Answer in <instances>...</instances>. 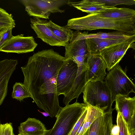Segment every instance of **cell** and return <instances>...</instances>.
<instances>
[{"mask_svg":"<svg viewBox=\"0 0 135 135\" xmlns=\"http://www.w3.org/2000/svg\"><path fill=\"white\" fill-rule=\"evenodd\" d=\"M66 60L52 49L34 54L26 64L21 67L24 76L23 84L38 107L56 118L62 107L59 104L56 90L59 71Z\"/></svg>","mask_w":135,"mask_h":135,"instance_id":"obj_1","label":"cell"},{"mask_svg":"<svg viewBox=\"0 0 135 135\" xmlns=\"http://www.w3.org/2000/svg\"><path fill=\"white\" fill-rule=\"evenodd\" d=\"M66 25L71 29L78 31L105 29L115 30L130 36L135 35V22L100 17L95 14L70 19Z\"/></svg>","mask_w":135,"mask_h":135,"instance_id":"obj_2","label":"cell"},{"mask_svg":"<svg viewBox=\"0 0 135 135\" xmlns=\"http://www.w3.org/2000/svg\"><path fill=\"white\" fill-rule=\"evenodd\" d=\"M83 93L84 103L100 109L103 114L112 113L115 109L112 108L111 93L105 81H88Z\"/></svg>","mask_w":135,"mask_h":135,"instance_id":"obj_3","label":"cell"},{"mask_svg":"<svg viewBox=\"0 0 135 135\" xmlns=\"http://www.w3.org/2000/svg\"><path fill=\"white\" fill-rule=\"evenodd\" d=\"M88 106L76 100L73 104L62 107L53 127L47 130L45 135H68Z\"/></svg>","mask_w":135,"mask_h":135,"instance_id":"obj_4","label":"cell"},{"mask_svg":"<svg viewBox=\"0 0 135 135\" xmlns=\"http://www.w3.org/2000/svg\"><path fill=\"white\" fill-rule=\"evenodd\" d=\"M105 81L110 90L113 103L119 97L135 93V84L118 64L109 71Z\"/></svg>","mask_w":135,"mask_h":135,"instance_id":"obj_5","label":"cell"},{"mask_svg":"<svg viewBox=\"0 0 135 135\" xmlns=\"http://www.w3.org/2000/svg\"><path fill=\"white\" fill-rule=\"evenodd\" d=\"M25 11L30 16L49 19L51 13H62L65 10L60 7L67 3L66 0H22Z\"/></svg>","mask_w":135,"mask_h":135,"instance_id":"obj_6","label":"cell"},{"mask_svg":"<svg viewBox=\"0 0 135 135\" xmlns=\"http://www.w3.org/2000/svg\"><path fill=\"white\" fill-rule=\"evenodd\" d=\"M78 66L71 59H66L58 73L56 82V90L59 96H65L70 91L76 78Z\"/></svg>","mask_w":135,"mask_h":135,"instance_id":"obj_7","label":"cell"},{"mask_svg":"<svg viewBox=\"0 0 135 135\" xmlns=\"http://www.w3.org/2000/svg\"><path fill=\"white\" fill-rule=\"evenodd\" d=\"M135 41L134 36L122 42L106 47L101 50L99 55L105 62L108 71L118 64L129 49L134 50Z\"/></svg>","mask_w":135,"mask_h":135,"instance_id":"obj_8","label":"cell"},{"mask_svg":"<svg viewBox=\"0 0 135 135\" xmlns=\"http://www.w3.org/2000/svg\"><path fill=\"white\" fill-rule=\"evenodd\" d=\"M37 45L33 36L24 37L23 34L13 36L0 49V51L18 54L33 51Z\"/></svg>","mask_w":135,"mask_h":135,"instance_id":"obj_9","label":"cell"},{"mask_svg":"<svg viewBox=\"0 0 135 135\" xmlns=\"http://www.w3.org/2000/svg\"><path fill=\"white\" fill-rule=\"evenodd\" d=\"M115 109L127 124L130 135L135 133V97L123 96L117 98Z\"/></svg>","mask_w":135,"mask_h":135,"instance_id":"obj_10","label":"cell"},{"mask_svg":"<svg viewBox=\"0 0 135 135\" xmlns=\"http://www.w3.org/2000/svg\"><path fill=\"white\" fill-rule=\"evenodd\" d=\"M87 82L103 80L107 74V64L100 55H90L87 57L86 62Z\"/></svg>","mask_w":135,"mask_h":135,"instance_id":"obj_11","label":"cell"},{"mask_svg":"<svg viewBox=\"0 0 135 135\" xmlns=\"http://www.w3.org/2000/svg\"><path fill=\"white\" fill-rule=\"evenodd\" d=\"M30 22L31 27L35 32L37 37L51 46H64L47 26V20L34 17L30 18Z\"/></svg>","mask_w":135,"mask_h":135,"instance_id":"obj_12","label":"cell"},{"mask_svg":"<svg viewBox=\"0 0 135 135\" xmlns=\"http://www.w3.org/2000/svg\"><path fill=\"white\" fill-rule=\"evenodd\" d=\"M17 64L16 60L5 59L0 61V106L6 96L9 80Z\"/></svg>","mask_w":135,"mask_h":135,"instance_id":"obj_13","label":"cell"},{"mask_svg":"<svg viewBox=\"0 0 135 135\" xmlns=\"http://www.w3.org/2000/svg\"><path fill=\"white\" fill-rule=\"evenodd\" d=\"M78 76L70 91L63 98V102L65 105L69 104L75 98L76 100L83 93L87 82L86 78L87 68L86 66H78Z\"/></svg>","mask_w":135,"mask_h":135,"instance_id":"obj_14","label":"cell"},{"mask_svg":"<svg viewBox=\"0 0 135 135\" xmlns=\"http://www.w3.org/2000/svg\"><path fill=\"white\" fill-rule=\"evenodd\" d=\"M65 47V51L64 57L66 59L81 58L86 60L90 55L86 39L69 42Z\"/></svg>","mask_w":135,"mask_h":135,"instance_id":"obj_15","label":"cell"},{"mask_svg":"<svg viewBox=\"0 0 135 135\" xmlns=\"http://www.w3.org/2000/svg\"><path fill=\"white\" fill-rule=\"evenodd\" d=\"M135 36V35H128L118 31L108 33L99 32L95 33L88 34L84 32L81 33L77 31L73 32L72 38L69 42L79 40L93 38L126 40Z\"/></svg>","mask_w":135,"mask_h":135,"instance_id":"obj_16","label":"cell"},{"mask_svg":"<svg viewBox=\"0 0 135 135\" xmlns=\"http://www.w3.org/2000/svg\"><path fill=\"white\" fill-rule=\"evenodd\" d=\"M47 130L43 123L34 118H28L18 128L19 134L25 135H45Z\"/></svg>","mask_w":135,"mask_h":135,"instance_id":"obj_17","label":"cell"},{"mask_svg":"<svg viewBox=\"0 0 135 135\" xmlns=\"http://www.w3.org/2000/svg\"><path fill=\"white\" fill-rule=\"evenodd\" d=\"M95 14L100 17L135 22V11L129 8H118L115 7L106 11Z\"/></svg>","mask_w":135,"mask_h":135,"instance_id":"obj_18","label":"cell"},{"mask_svg":"<svg viewBox=\"0 0 135 135\" xmlns=\"http://www.w3.org/2000/svg\"><path fill=\"white\" fill-rule=\"evenodd\" d=\"M86 39L87 49L90 55H99L100 51L104 47L119 44L127 40L103 39L97 38Z\"/></svg>","mask_w":135,"mask_h":135,"instance_id":"obj_19","label":"cell"},{"mask_svg":"<svg viewBox=\"0 0 135 135\" xmlns=\"http://www.w3.org/2000/svg\"><path fill=\"white\" fill-rule=\"evenodd\" d=\"M47 25L54 35L64 45L69 43L71 39L74 32L66 25L64 26H59L51 20L47 22Z\"/></svg>","mask_w":135,"mask_h":135,"instance_id":"obj_20","label":"cell"},{"mask_svg":"<svg viewBox=\"0 0 135 135\" xmlns=\"http://www.w3.org/2000/svg\"><path fill=\"white\" fill-rule=\"evenodd\" d=\"M87 113L82 128V135H86L91 124L96 119L103 115V112L100 109L88 105Z\"/></svg>","mask_w":135,"mask_h":135,"instance_id":"obj_21","label":"cell"},{"mask_svg":"<svg viewBox=\"0 0 135 135\" xmlns=\"http://www.w3.org/2000/svg\"><path fill=\"white\" fill-rule=\"evenodd\" d=\"M12 97L20 101L24 99L31 97V95L27 88L23 83L16 82L13 86Z\"/></svg>","mask_w":135,"mask_h":135,"instance_id":"obj_22","label":"cell"},{"mask_svg":"<svg viewBox=\"0 0 135 135\" xmlns=\"http://www.w3.org/2000/svg\"><path fill=\"white\" fill-rule=\"evenodd\" d=\"M87 135H104L103 116L97 118L91 124Z\"/></svg>","mask_w":135,"mask_h":135,"instance_id":"obj_23","label":"cell"},{"mask_svg":"<svg viewBox=\"0 0 135 135\" xmlns=\"http://www.w3.org/2000/svg\"><path fill=\"white\" fill-rule=\"evenodd\" d=\"M16 24L11 15L0 8V28H13Z\"/></svg>","mask_w":135,"mask_h":135,"instance_id":"obj_24","label":"cell"},{"mask_svg":"<svg viewBox=\"0 0 135 135\" xmlns=\"http://www.w3.org/2000/svg\"><path fill=\"white\" fill-rule=\"evenodd\" d=\"M99 2L104 4L107 7L113 8L117 5L125 4L132 5L135 4L134 0H98Z\"/></svg>","mask_w":135,"mask_h":135,"instance_id":"obj_25","label":"cell"},{"mask_svg":"<svg viewBox=\"0 0 135 135\" xmlns=\"http://www.w3.org/2000/svg\"><path fill=\"white\" fill-rule=\"evenodd\" d=\"M117 112V125L119 128L118 135H130L127 125L121 114Z\"/></svg>","mask_w":135,"mask_h":135,"instance_id":"obj_26","label":"cell"},{"mask_svg":"<svg viewBox=\"0 0 135 135\" xmlns=\"http://www.w3.org/2000/svg\"><path fill=\"white\" fill-rule=\"evenodd\" d=\"M112 113L103 114L104 135H111V131L113 124Z\"/></svg>","mask_w":135,"mask_h":135,"instance_id":"obj_27","label":"cell"},{"mask_svg":"<svg viewBox=\"0 0 135 135\" xmlns=\"http://www.w3.org/2000/svg\"><path fill=\"white\" fill-rule=\"evenodd\" d=\"M0 135H15L12 124L7 123L0 125Z\"/></svg>","mask_w":135,"mask_h":135,"instance_id":"obj_28","label":"cell"},{"mask_svg":"<svg viewBox=\"0 0 135 135\" xmlns=\"http://www.w3.org/2000/svg\"><path fill=\"white\" fill-rule=\"evenodd\" d=\"M87 111V109L85 111L75 123L68 135H76L80 127L84 122Z\"/></svg>","mask_w":135,"mask_h":135,"instance_id":"obj_29","label":"cell"},{"mask_svg":"<svg viewBox=\"0 0 135 135\" xmlns=\"http://www.w3.org/2000/svg\"><path fill=\"white\" fill-rule=\"evenodd\" d=\"M13 28L10 27L4 32L2 35L0 40V49L3 45L12 36V30Z\"/></svg>","mask_w":135,"mask_h":135,"instance_id":"obj_30","label":"cell"},{"mask_svg":"<svg viewBox=\"0 0 135 135\" xmlns=\"http://www.w3.org/2000/svg\"><path fill=\"white\" fill-rule=\"evenodd\" d=\"M8 28H0V35L3 34Z\"/></svg>","mask_w":135,"mask_h":135,"instance_id":"obj_31","label":"cell"},{"mask_svg":"<svg viewBox=\"0 0 135 135\" xmlns=\"http://www.w3.org/2000/svg\"><path fill=\"white\" fill-rule=\"evenodd\" d=\"M39 111L45 117H46L48 116H49V114L48 113L46 112H41Z\"/></svg>","mask_w":135,"mask_h":135,"instance_id":"obj_32","label":"cell"},{"mask_svg":"<svg viewBox=\"0 0 135 135\" xmlns=\"http://www.w3.org/2000/svg\"><path fill=\"white\" fill-rule=\"evenodd\" d=\"M2 34L0 35V40L1 39L2 37Z\"/></svg>","mask_w":135,"mask_h":135,"instance_id":"obj_33","label":"cell"},{"mask_svg":"<svg viewBox=\"0 0 135 135\" xmlns=\"http://www.w3.org/2000/svg\"><path fill=\"white\" fill-rule=\"evenodd\" d=\"M18 135H24V134H18Z\"/></svg>","mask_w":135,"mask_h":135,"instance_id":"obj_34","label":"cell"},{"mask_svg":"<svg viewBox=\"0 0 135 135\" xmlns=\"http://www.w3.org/2000/svg\"><path fill=\"white\" fill-rule=\"evenodd\" d=\"M1 124V120H0V125Z\"/></svg>","mask_w":135,"mask_h":135,"instance_id":"obj_35","label":"cell"},{"mask_svg":"<svg viewBox=\"0 0 135 135\" xmlns=\"http://www.w3.org/2000/svg\"><path fill=\"white\" fill-rule=\"evenodd\" d=\"M87 134L86 135H87Z\"/></svg>","mask_w":135,"mask_h":135,"instance_id":"obj_36","label":"cell"}]
</instances>
